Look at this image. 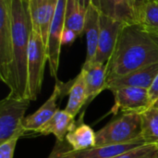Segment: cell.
Here are the masks:
<instances>
[{"label": "cell", "instance_id": "obj_17", "mask_svg": "<svg viewBox=\"0 0 158 158\" xmlns=\"http://www.w3.org/2000/svg\"><path fill=\"white\" fill-rule=\"evenodd\" d=\"M99 11L91 4L89 8L86 11L85 17V25H84V33L86 34L87 41V53L86 59L84 63L94 62L95 56L98 49V41H99Z\"/></svg>", "mask_w": 158, "mask_h": 158}, {"label": "cell", "instance_id": "obj_21", "mask_svg": "<svg viewBox=\"0 0 158 158\" xmlns=\"http://www.w3.org/2000/svg\"><path fill=\"white\" fill-rule=\"evenodd\" d=\"M142 138L146 144L158 145V108L151 106L141 114Z\"/></svg>", "mask_w": 158, "mask_h": 158}, {"label": "cell", "instance_id": "obj_12", "mask_svg": "<svg viewBox=\"0 0 158 158\" xmlns=\"http://www.w3.org/2000/svg\"><path fill=\"white\" fill-rule=\"evenodd\" d=\"M91 4L100 14L124 24L138 23L133 0H91Z\"/></svg>", "mask_w": 158, "mask_h": 158}, {"label": "cell", "instance_id": "obj_1", "mask_svg": "<svg viewBox=\"0 0 158 158\" xmlns=\"http://www.w3.org/2000/svg\"><path fill=\"white\" fill-rule=\"evenodd\" d=\"M158 62V45L139 23L124 24L106 63V83Z\"/></svg>", "mask_w": 158, "mask_h": 158}, {"label": "cell", "instance_id": "obj_30", "mask_svg": "<svg viewBox=\"0 0 158 158\" xmlns=\"http://www.w3.org/2000/svg\"><path fill=\"white\" fill-rule=\"evenodd\" d=\"M152 37L154 38V40H155V42L158 45V35H152Z\"/></svg>", "mask_w": 158, "mask_h": 158}, {"label": "cell", "instance_id": "obj_16", "mask_svg": "<svg viewBox=\"0 0 158 158\" xmlns=\"http://www.w3.org/2000/svg\"><path fill=\"white\" fill-rule=\"evenodd\" d=\"M75 118L69 112L64 110H58L47 122H45L41 128H39L35 133L41 135L53 134L56 141L63 142L66 140V136L69 131L75 125Z\"/></svg>", "mask_w": 158, "mask_h": 158}, {"label": "cell", "instance_id": "obj_18", "mask_svg": "<svg viewBox=\"0 0 158 158\" xmlns=\"http://www.w3.org/2000/svg\"><path fill=\"white\" fill-rule=\"evenodd\" d=\"M82 118L83 115L66 136L65 141L73 151H82L96 145V134L89 125L82 122Z\"/></svg>", "mask_w": 158, "mask_h": 158}, {"label": "cell", "instance_id": "obj_13", "mask_svg": "<svg viewBox=\"0 0 158 158\" xmlns=\"http://www.w3.org/2000/svg\"><path fill=\"white\" fill-rule=\"evenodd\" d=\"M158 75V62L139 69L124 77L106 83V90L114 91L123 87H137L149 90Z\"/></svg>", "mask_w": 158, "mask_h": 158}, {"label": "cell", "instance_id": "obj_9", "mask_svg": "<svg viewBox=\"0 0 158 158\" xmlns=\"http://www.w3.org/2000/svg\"><path fill=\"white\" fill-rule=\"evenodd\" d=\"M72 82L73 80L69 81L68 83H64L56 80L54 91L50 97L46 100V102L37 111L24 118L23 127L26 131L35 132L59 110L57 101L64 96L66 92L69 94Z\"/></svg>", "mask_w": 158, "mask_h": 158}, {"label": "cell", "instance_id": "obj_24", "mask_svg": "<svg viewBox=\"0 0 158 158\" xmlns=\"http://www.w3.org/2000/svg\"><path fill=\"white\" fill-rule=\"evenodd\" d=\"M20 136H15L0 144V158H13L17 143Z\"/></svg>", "mask_w": 158, "mask_h": 158}, {"label": "cell", "instance_id": "obj_32", "mask_svg": "<svg viewBox=\"0 0 158 158\" xmlns=\"http://www.w3.org/2000/svg\"><path fill=\"white\" fill-rule=\"evenodd\" d=\"M156 158H158V153H157V156H156Z\"/></svg>", "mask_w": 158, "mask_h": 158}, {"label": "cell", "instance_id": "obj_5", "mask_svg": "<svg viewBox=\"0 0 158 158\" xmlns=\"http://www.w3.org/2000/svg\"><path fill=\"white\" fill-rule=\"evenodd\" d=\"M46 62L47 46L42 36L32 30L28 50V87L31 101L37 100L41 93Z\"/></svg>", "mask_w": 158, "mask_h": 158}, {"label": "cell", "instance_id": "obj_25", "mask_svg": "<svg viewBox=\"0 0 158 158\" xmlns=\"http://www.w3.org/2000/svg\"><path fill=\"white\" fill-rule=\"evenodd\" d=\"M69 147L70 146L66 141H63V142L56 141V143L48 158H73L70 156H69L67 153V150Z\"/></svg>", "mask_w": 158, "mask_h": 158}, {"label": "cell", "instance_id": "obj_29", "mask_svg": "<svg viewBox=\"0 0 158 158\" xmlns=\"http://www.w3.org/2000/svg\"><path fill=\"white\" fill-rule=\"evenodd\" d=\"M80 6H81L82 9H84L85 11H87V9L89 8L90 5H91V0H78Z\"/></svg>", "mask_w": 158, "mask_h": 158}, {"label": "cell", "instance_id": "obj_23", "mask_svg": "<svg viewBox=\"0 0 158 158\" xmlns=\"http://www.w3.org/2000/svg\"><path fill=\"white\" fill-rule=\"evenodd\" d=\"M157 153L158 145L143 144L129 150L114 158H156Z\"/></svg>", "mask_w": 158, "mask_h": 158}, {"label": "cell", "instance_id": "obj_28", "mask_svg": "<svg viewBox=\"0 0 158 158\" xmlns=\"http://www.w3.org/2000/svg\"><path fill=\"white\" fill-rule=\"evenodd\" d=\"M134 1V7H135V13H136V18H137V22L139 19V17L144 8V6L151 1L153 0H133Z\"/></svg>", "mask_w": 158, "mask_h": 158}, {"label": "cell", "instance_id": "obj_2", "mask_svg": "<svg viewBox=\"0 0 158 158\" xmlns=\"http://www.w3.org/2000/svg\"><path fill=\"white\" fill-rule=\"evenodd\" d=\"M12 61L6 86L8 95L30 100L28 87V50L32 24L28 0H11ZM31 101V100H30Z\"/></svg>", "mask_w": 158, "mask_h": 158}, {"label": "cell", "instance_id": "obj_14", "mask_svg": "<svg viewBox=\"0 0 158 158\" xmlns=\"http://www.w3.org/2000/svg\"><path fill=\"white\" fill-rule=\"evenodd\" d=\"M81 71L84 76L88 103H90L100 93L106 90L107 65L96 61L92 63H84Z\"/></svg>", "mask_w": 158, "mask_h": 158}, {"label": "cell", "instance_id": "obj_6", "mask_svg": "<svg viewBox=\"0 0 158 158\" xmlns=\"http://www.w3.org/2000/svg\"><path fill=\"white\" fill-rule=\"evenodd\" d=\"M112 94L115 99L112 112L115 115L118 113L142 114L153 106L147 89L123 87L112 91Z\"/></svg>", "mask_w": 158, "mask_h": 158}, {"label": "cell", "instance_id": "obj_31", "mask_svg": "<svg viewBox=\"0 0 158 158\" xmlns=\"http://www.w3.org/2000/svg\"><path fill=\"white\" fill-rule=\"evenodd\" d=\"M154 106H156V108H158V100L156 102V103H155V104H154Z\"/></svg>", "mask_w": 158, "mask_h": 158}, {"label": "cell", "instance_id": "obj_26", "mask_svg": "<svg viewBox=\"0 0 158 158\" xmlns=\"http://www.w3.org/2000/svg\"><path fill=\"white\" fill-rule=\"evenodd\" d=\"M79 36L77 33L69 29H64V31L62 33V38H61V43L63 44H71Z\"/></svg>", "mask_w": 158, "mask_h": 158}, {"label": "cell", "instance_id": "obj_4", "mask_svg": "<svg viewBox=\"0 0 158 158\" xmlns=\"http://www.w3.org/2000/svg\"><path fill=\"white\" fill-rule=\"evenodd\" d=\"M31 101L7 95L0 101V144L15 136L22 137L24 115Z\"/></svg>", "mask_w": 158, "mask_h": 158}, {"label": "cell", "instance_id": "obj_33", "mask_svg": "<svg viewBox=\"0 0 158 158\" xmlns=\"http://www.w3.org/2000/svg\"><path fill=\"white\" fill-rule=\"evenodd\" d=\"M155 1H156V2H158V0H155Z\"/></svg>", "mask_w": 158, "mask_h": 158}, {"label": "cell", "instance_id": "obj_22", "mask_svg": "<svg viewBox=\"0 0 158 158\" xmlns=\"http://www.w3.org/2000/svg\"><path fill=\"white\" fill-rule=\"evenodd\" d=\"M138 23L151 35H158V2L153 0L144 6Z\"/></svg>", "mask_w": 158, "mask_h": 158}, {"label": "cell", "instance_id": "obj_20", "mask_svg": "<svg viewBox=\"0 0 158 158\" xmlns=\"http://www.w3.org/2000/svg\"><path fill=\"white\" fill-rule=\"evenodd\" d=\"M86 11L81 8L78 0H67L65 28L74 31L80 37L84 33Z\"/></svg>", "mask_w": 158, "mask_h": 158}, {"label": "cell", "instance_id": "obj_3", "mask_svg": "<svg viewBox=\"0 0 158 158\" xmlns=\"http://www.w3.org/2000/svg\"><path fill=\"white\" fill-rule=\"evenodd\" d=\"M95 134V146L123 144L142 139L141 114L120 113Z\"/></svg>", "mask_w": 158, "mask_h": 158}, {"label": "cell", "instance_id": "obj_10", "mask_svg": "<svg viewBox=\"0 0 158 158\" xmlns=\"http://www.w3.org/2000/svg\"><path fill=\"white\" fill-rule=\"evenodd\" d=\"M123 25L124 23L121 21L100 14L98 49L94 61L103 64H106L108 62Z\"/></svg>", "mask_w": 158, "mask_h": 158}, {"label": "cell", "instance_id": "obj_19", "mask_svg": "<svg viewBox=\"0 0 158 158\" xmlns=\"http://www.w3.org/2000/svg\"><path fill=\"white\" fill-rule=\"evenodd\" d=\"M88 104V96L83 73L81 71L73 80L69 91V102L65 108L72 117H76L81 109Z\"/></svg>", "mask_w": 158, "mask_h": 158}, {"label": "cell", "instance_id": "obj_11", "mask_svg": "<svg viewBox=\"0 0 158 158\" xmlns=\"http://www.w3.org/2000/svg\"><path fill=\"white\" fill-rule=\"evenodd\" d=\"M57 3L58 0H28L32 30L42 36L46 45L49 28L56 13Z\"/></svg>", "mask_w": 158, "mask_h": 158}, {"label": "cell", "instance_id": "obj_7", "mask_svg": "<svg viewBox=\"0 0 158 158\" xmlns=\"http://www.w3.org/2000/svg\"><path fill=\"white\" fill-rule=\"evenodd\" d=\"M66 4L67 0H58L56 13L49 28L46 45L50 75L56 80H57V72L59 68L60 50L62 46L61 38L65 29Z\"/></svg>", "mask_w": 158, "mask_h": 158}, {"label": "cell", "instance_id": "obj_27", "mask_svg": "<svg viewBox=\"0 0 158 158\" xmlns=\"http://www.w3.org/2000/svg\"><path fill=\"white\" fill-rule=\"evenodd\" d=\"M148 92H149V96H150L151 102L154 106V104L158 100V75L156 76L155 81L153 82L152 86L148 90Z\"/></svg>", "mask_w": 158, "mask_h": 158}, {"label": "cell", "instance_id": "obj_15", "mask_svg": "<svg viewBox=\"0 0 158 158\" xmlns=\"http://www.w3.org/2000/svg\"><path fill=\"white\" fill-rule=\"evenodd\" d=\"M146 144L143 139L123 143V144H112L104 146H95L82 151H73L71 147L67 150L69 156L73 158H114L129 150Z\"/></svg>", "mask_w": 158, "mask_h": 158}, {"label": "cell", "instance_id": "obj_8", "mask_svg": "<svg viewBox=\"0 0 158 158\" xmlns=\"http://www.w3.org/2000/svg\"><path fill=\"white\" fill-rule=\"evenodd\" d=\"M11 0H0V77L6 84L12 61Z\"/></svg>", "mask_w": 158, "mask_h": 158}]
</instances>
